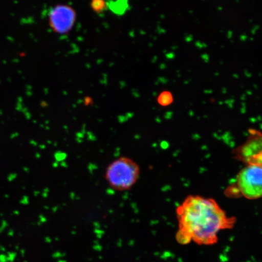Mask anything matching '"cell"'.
I'll use <instances>...</instances> for the list:
<instances>
[{"label": "cell", "instance_id": "4", "mask_svg": "<svg viewBox=\"0 0 262 262\" xmlns=\"http://www.w3.org/2000/svg\"><path fill=\"white\" fill-rule=\"evenodd\" d=\"M234 159L247 165L262 168V130H249L247 139L233 151Z\"/></svg>", "mask_w": 262, "mask_h": 262}, {"label": "cell", "instance_id": "7", "mask_svg": "<svg viewBox=\"0 0 262 262\" xmlns=\"http://www.w3.org/2000/svg\"><path fill=\"white\" fill-rule=\"evenodd\" d=\"M91 8L98 15L104 14L109 9L108 0H91Z\"/></svg>", "mask_w": 262, "mask_h": 262}, {"label": "cell", "instance_id": "8", "mask_svg": "<svg viewBox=\"0 0 262 262\" xmlns=\"http://www.w3.org/2000/svg\"><path fill=\"white\" fill-rule=\"evenodd\" d=\"M157 101H158L159 104L162 106H168L172 103V95L168 91L163 92L159 95Z\"/></svg>", "mask_w": 262, "mask_h": 262}, {"label": "cell", "instance_id": "5", "mask_svg": "<svg viewBox=\"0 0 262 262\" xmlns=\"http://www.w3.org/2000/svg\"><path fill=\"white\" fill-rule=\"evenodd\" d=\"M49 25L54 32L67 34L71 31L76 21L77 14L71 6L59 5L52 8L48 14Z\"/></svg>", "mask_w": 262, "mask_h": 262}, {"label": "cell", "instance_id": "6", "mask_svg": "<svg viewBox=\"0 0 262 262\" xmlns=\"http://www.w3.org/2000/svg\"><path fill=\"white\" fill-rule=\"evenodd\" d=\"M128 8L127 0H110L109 1V9L114 14L123 15Z\"/></svg>", "mask_w": 262, "mask_h": 262}, {"label": "cell", "instance_id": "1", "mask_svg": "<svg viewBox=\"0 0 262 262\" xmlns=\"http://www.w3.org/2000/svg\"><path fill=\"white\" fill-rule=\"evenodd\" d=\"M180 245L194 243L200 246L217 244L219 234L233 228L236 218L228 216L214 199L190 195L176 209Z\"/></svg>", "mask_w": 262, "mask_h": 262}, {"label": "cell", "instance_id": "3", "mask_svg": "<svg viewBox=\"0 0 262 262\" xmlns=\"http://www.w3.org/2000/svg\"><path fill=\"white\" fill-rule=\"evenodd\" d=\"M236 185L233 186V194H241L247 199L262 198V168L253 165H246L238 172Z\"/></svg>", "mask_w": 262, "mask_h": 262}, {"label": "cell", "instance_id": "2", "mask_svg": "<svg viewBox=\"0 0 262 262\" xmlns=\"http://www.w3.org/2000/svg\"><path fill=\"white\" fill-rule=\"evenodd\" d=\"M140 174L138 164L129 157H122L108 165L105 179L113 189L117 191H125L135 185Z\"/></svg>", "mask_w": 262, "mask_h": 262}]
</instances>
